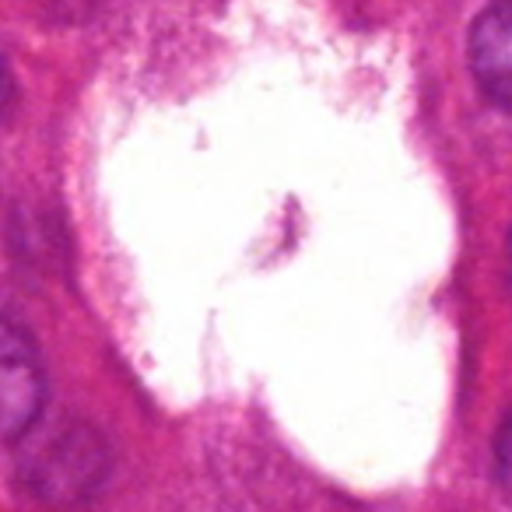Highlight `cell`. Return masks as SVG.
<instances>
[{
  "mask_svg": "<svg viewBox=\"0 0 512 512\" xmlns=\"http://www.w3.org/2000/svg\"><path fill=\"white\" fill-rule=\"evenodd\" d=\"M46 404V369L39 348L15 320L0 316V442L36 428Z\"/></svg>",
  "mask_w": 512,
  "mask_h": 512,
  "instance_id": "cell-1",
  "label": "cell"
},
{
  "mask_svg": "<svg viewBox=\"0 0 512 512\" xmlns=\"http://www.w3.org/2000/svg\"><path fill=\"white\" fill-rule=\"evenodd\" d=\"M102 470H106V460H102L99 446H92L88 435L67 432L43 442L36 453H29L25 481L46 502L71 505L81 502L85 495H92Z\"/></svg>",
  "mask_w": 512,
  "mask_h": 512,
  "instance_id": "cell-2",
  "label": "cell"
},
{
  "mask_svg": "<svg viewBox=\"0 0 512 512\" xmlns=\"http://www.w3.org/2000/svg\"><path fill=\"white\" fill-rule=\"evenodd\" d=\"M467 57L477 88L512 113V0H491L477 15Z\"/></svg>",
  "mask_w": 512,
  "mask_h": 512,
  "instance_id": "cell-3",
  "label": "cell"
},
{
  "mask_svg": "<svg viewBox=\"0 0 512 512\" xmlns=\"http://www.w3.org/2000/svg\"><path fill=\"white\" fill-rule=\"evenodd\" d=\"M495 467H498V477H502L505 488H512V414L502 421V428H498V439H495Z\"/></svg>",
  "mask_w": 512,
  "mask_h": 512,
  "instance_id": "cell-4",
  "label": "cell"
},
{
  "mask_svg": "<svg viewBox=\"0 0 512 512\" xmlns=\"http://www.w3.org/2000/svg\"><path fill=\"white\" fill-rule=\"evenodd\" d=\"M8 95H11V71H8V57L0 50V109L8 106Z\"/></svg>",
  "mask_w": 512,
  "mask_h": 512,
  "instance_id": "cell-5",
  "label": "cell"
},
{
  "mask_svg": "<svg viewBox=\"0 0 512 512\" xmlns=\"http://www.w3.org/2000/svg\"><path fill=\"white\" fill-rule=\"evenodd\" d=\"M505 264H509V292H512V232H509V242H505Z\"/></svg>",
  "mask_w": 512,
  "mask_h": 512,
  "instance_id": "cell-6",
  "label": "cell"
}]
</instances>
